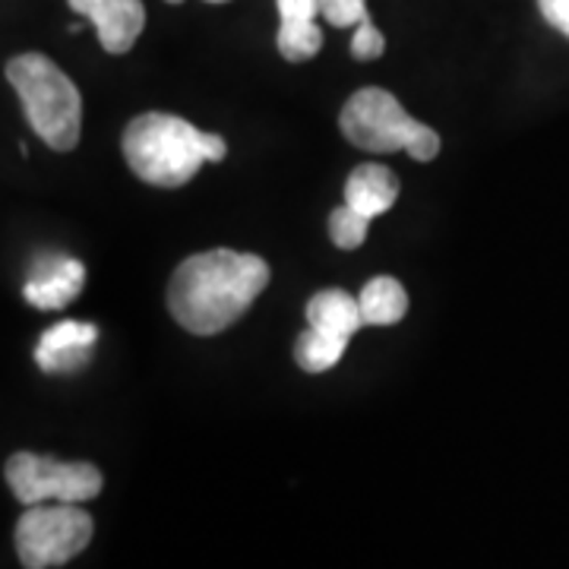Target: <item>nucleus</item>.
Instances as JSON below:
<instances>
[{"mask_svg": "<svg viewBox=\"0 0 569 569\" xmlns=\"http://www.w3.org/2000/svg\"><path fill=\"white\" fill-rule=\"evenodd\" d=\"M269 284V266L257 253L206 250L187 257L168 284V310L193 336H216L244 317Z\"/></svg>", "mask_w": 569, "mask_h": 569, "instance_id": "f257e3e1", "label": "nucleus"}, {"mask_svg": "<svg viewBox=\"0 0 569 569\" xmlns=\"http://www.w3.org/2000/svg\"><path fill=\"white\" fill-rule=\"evenodd\" d=\"M121 149L130 171L152 187H183L206 162H222L228 156L219 133H203L164 111H146L127 123Z\"/></svg>", "mask_w": 569, "mask_h": 569, "instance_id": "f03ea898", "label": "nucleus"}, {"mask_svg": "<svg viewBox=\"0 0 569 569\" xmlns=\"http://www.w3.org/2000/svg\"><path fill=\"white\" fill-rule=\"evenodd\" d=\"M7 82L20 96L22 111L44 146L70 152L82 133L80 89L44 54H17L7 61Z\"/></svg>", "mask_w": 569, "mask_h": 569, "instance_id": "7ed1b4c3", "label": "nucleus"}, {"mask_svg": "<svg viewBox=\"0 0 569 569\" xmlns=\"http://www.w3.org/2000/svg\"><path fill=\"white\" fill-rule=\"evenodd\" d=\"M339 130L351 146L389 156V152H408L418 162H433L440 152V137L433 127L415 121L402 102L377 86L358 89L339 114Z\"/></svg>", "mask_w": 569, "mask_h": 569, "instance_id": "20e7f679", "label": "nucleus"}, {"mask_svg": "<svg viewBox=\"0 0 569 569\" xmlns=\"http://www.w3.org/2000/svg\"><path fill=\"white\" fill-rule=\"evenodd\" d=\"M92 516L80 503L26 507L17 522V553L26 569H51L80 557L92 541Z\"/></svg>", "mask_w": 569, "mask_h": 569, "instance_id": "39448f33", "label": "nucleus"}, {"mask_svg": "<svg viewBox=\"0 0 569 569\" xmlns=\"http://www.w3.org/2000/svg\"><path fill=\"white\" fill-rule=\"evenodd\" d=\"M3 478L22 507L39 503H89L102 493V471L92 462H61L39 452H13Z\"/></svg>", "mask_w": 569, "mask_h": 569, "instance_id": "423d86ee", "label": "nucleus"}, {"mask_svg": "<svg viewBox=\"0 0 569 569\" xmlns=\"http://www.w3.org/2000/svg\"><path fill=\"white\" fill-rule=\"evenodd\" d=\"M73 13L92 20L108 54H127L146 29L142 0H67Z\"/></svg>", "mask_w": 569, "mask_h": 569, "instance_id": "0eeeda50", "label": "nucleus"}, {"mask_svg": "<svg viewBox=\"0 0 569 569\" xmlns=\"http://www.w3.org/2000/svg\"><path fill=\"white\" fill-rule=\"evenodd\" d=\"M96 342H99L96 326L63 320V323L44 329V336L36 346V365L44 373H77L92 361Z\"/></svg>", "mask_w": 569, "mask_h": 569, "instance_id": "6e6552de", "label": "nucleus"}, {"mask_svg": "<svg viewBox=\"0 0 569 569\" xmlns=\"http://www.w3.org/2000/svg\"><path fill=\"white\" fill-rule=\"evenodd\" d=\"M86 284V266L73 257H58L54 263H44L29 276L22 288V298L36 310H61L70 301H77Z\"/></svg>", "mask_w": 569, "mask_h": 569, "instance_id": "1a4fd4ad", "label": "nucleus"}, {"mask_svg": "<svg viewBox=\"0 0 569 569\" xmlns=\"http://www.w3.org/2000/svg\"><path fill=\"white\" fill-rule=\"evenodd\" d=\"M396 200H399V178L389 171L387 164L365 162L348 174L346 203L367 219H377V216L389 212Z\"/></svg>", "mask_w": 569, "mask_h": 569, "instance_id": "9d476101", "label": "nucleus"}, {"mask_svg": "<svg viewBox=\"0 0 569 569\" xmlns=\"http://www.w3.org/2000/svg\"><path fill=\"white\" fill-rule=\"evenodd\" d=\"M307 326L351 339V336L365 326V317H361V301H358V298H351V295L342 291V288H326V291H317V295L307 301Z\"/></svg>", "mask_w": 569, "mask_h": 569, "instance_id": "9b49d317", "label": "nucleus"}, {"mask_svg": "<svg viewBox=\"0 0 569 569\" xmlns=\"http://www.w3.org/2000/svg\"><path fill=\"white\" fill-rule=\"evenodd\" d=\"M361 301V317L365 326H396L406 320L408 313V295L399 279L392 276H377L361 288L358 295Z\"/></svg>", "mask_w": 569, "mask_h": 569, "instance_id": "f8f14e48", "label": "nucleus"}, {"mask_svg": "<svg viewBox=\"0 0 569 569\" xmlns=\"http://www.w3.org/2000/svg\"><path fill=\"white\" fill-rule=\"evenodd\" d=\"M348 342L351 339H346V336H336V332H323V329L307 326V332H301L298 342H295V361L307 373H326V370H332V367L342 361Z\"/></svg>", "mask_w": 569, "mask_h": 569, "instance_id": "ddd939ff", "label": "nucleus"}, {"mask_svg": "<svg viewBox=\"0 0 569 569\" xmlns=\"http://www.w3.org/2000/svg\"><path fill=\"white\" fill-rule=\"evenodd\" d=\"M276 44H279V54L288 63H305L317 58V51L323 48V29L317 26V20L279 22Z\"/></svg>", "mask_w": 569, "mask_h": 569, "instance_id": "4468645a", "label": "nucleus"}, {"mask_svg": "<svg viewBox=\"0 0 569 569\" xmlns=\"http://www.w3.org/2000/svg\"><path fill=\"white\" fill-rule=\"evenodd\" d=\"M367 231H370V219L348 203L329 216V238L339 250H358L367 241Z\"/></svg>", "mask_w": 569, "mask_h": 569, "instance_id": "2eb2a0df", "label": "nucleus"}, {"mask_svg": "<svg viewBox=\"0 0 569 569\" xmlns=\"http://www.w3.org/2000/svg\"><path fill=\"white\" fill-rule=\"evenodd\" d=\"M383 48H387V39L373 26L370 17L355 26V36H351V54H355V61H377L383 54Z\"/></svg>", "mask_w": 569, "mask_h": 569, "instance_id": "dca6fc26", "label": "nucleus"}, {"mask_svg": "<svg viewBox=\"0 0 569 569\" xmlns=\"http://www.w3.org/2000/svg\"><path fill=\"white\" fill-rule=\"evenodd\" d=\"M320 7H323V20L336 29H351L370 17L367 0H320Z\"/></svg>", "mask_w": 569, "mask_h": 569, "instance_id": "f3484780", "label": "nucleus"}, {"mask_svg": "<svg viewBox=\"0 0 569 569\" xmlns=\"http://www.w3.org/2000/svg\"><path fill=\"white\" fill-rule=\"evenodd\" d=\"M276 7H279V20L282 22L317 20V17H323L320 0H276Z\"/></svg>", "mask_w": 569, "mask_h": 569, "instance_id": "a211bd4d", "label": "nucleus"}, {"mask_svg": "<svg viewBox=\"0 0 569 569\" xmlns=\"http://www.w3.org/2000/svg\"><path fill=\"white\" fill-rule=\"evenodd\" d=\"M538 10L560 36L569 39V0H538Z\"/></svg>", "mask_w": 569, "mask_h": 569, "instance_id": "6ab92c4d", "label": "nucleus"}, {"mask_svg": "<svg viewBox=\"0 0 569 569\" xmlns=\"http://www.w3.org/2000/svg\"><path fill=\"white\" fill-rule=\"evenodd\" d=\"M206 3H228V0H206Z\"/></svg>", "mask_w": 569, "mask_h": 569, "instance_id": "aec40b11", "label": "nucleus"}, {"mask_svg": "<svg viewBox=\"0 0 569 569\" xmlns=\"http://www.w3.org/2000/svg\"><path fill=\"white\" fill-rule=\"evenodd\" d=\"M168 3H183V0H168Z\"/></svg>", "mask_w": 569, "mask_h": 569, "instance_id": "412c9836", "label": "nucleus"}]
</instances>
